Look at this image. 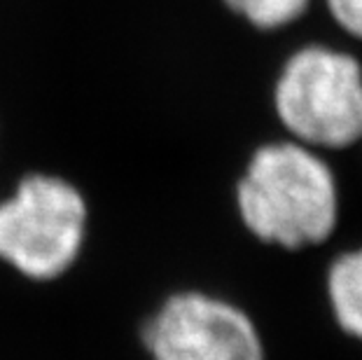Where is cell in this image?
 <instances>
[{
  "label": "cell",
  "mask_w": 362,
  "mask_h": 360,
  "mask_svg": "<svg viewBox=\"0 0 362 360\" xmlns=\"http://www.w3.org/2000/svg\"><path fill=\"white\" fill-rule=\"evenodd\" d=\"M327 295L339 327L362 339V248L334 260L327 274Z\"/></svg>",
  "instance_id": "cell-5"
},
{
  "label": "cell",
  "mask_w": 362,
  "mask_h": 360,
  "mask_svg": "<svg viewBox=\"0 0 362 360\" xmlns=\"http://www.w3.org/2000/svg\"><path fill=\"white\" fill-rule=\"evenodd\" d=\"M238 209L262 241L290 250L313 246L337 225L332 171L299 145H269L252 157L238 185Z\"/></svg>",
  "instance_id": "cell-1"
},
{
  "label": "cell",
  "mask_w": 362,
  "mask_h": 360,
  "mask_svg": "<svg viewBox=\"0 0 362 360\" xmlns=\"http://www.w3.org/2000/svg\"><path fill=\"white\" fill-rule=\"evenodd\" d=\"M306 3L309 0H227L229 7H234L259 28L290 24L306 10Z\"/></svg>",
  "instance_id": "cell-6"
},
{
  "label": "cell",
  "mask_w": 362,
  "mask_h": 360,
  "mask_svg": "<svg viewBox=\"0 0 362 360\" xmlns=\"http://www.w3.org/2000/svg\"><path fill=\"white\" fill-rule=\"evenodd\" d=\"M87 206L66 180L30 175L0 204V260L33 281H52L78 260Z\"/></svg>",
  "instance_id": "cell-2"
},
{
  "label": "cell",
  "mask_w": 362,
  "mask_h": 360,
  "mask_svg": "<svg viewBox=\"0 0 362 360\" xmlns=\"http://www.w3.org/2000/svg\"><path fill=\"white\" fill-rule=\"evenodd\" d=\"M285 127L299 139L344 148L362 136V71L349 54L306 47L288 61L276 89Z\"/></svg>",
  "instance_id": "cell-3"
},
{
  "label": "cell",
  "mask_w": 362,
  "mask_h": 360,
  "mask_svg": "<svg viewBox=\"0 0 362 360\" xmlns=\"http://www.w3.org/2000/svg\"><path fill=\"white\" fill-rule=\"evenodd\" d=\"M327 5L339 24L362 37V0H327Z\"/></svg>",
  "instance_id": "cell-7"
},
{
  "label": "cell",
  "mask_w": 362,
  "mask_h": 360,
  "mask_svg": "<svg viewBox=\"0 0 362 360\" xmlns=\"http://www.w3.org/2000/svg\"><path fill=\"white\" fill-rule=\"evenodd\" d=\"M143 344L152 360H267L248 313L199 290L166 297L145 320Z\"/></svg>",
  "instance_id": "cell-4"
}]
</instances>
